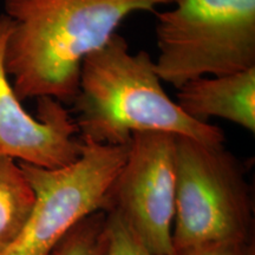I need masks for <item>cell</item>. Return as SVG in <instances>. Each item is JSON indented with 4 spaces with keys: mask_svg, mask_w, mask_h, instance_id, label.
Instances as JSON below:
<instances>
[{
    "mask_svg": "<svg viewBox=\"0 0 255 255\" xmlns=\"http://www.w3.org/2000/svg\"><path fill=\"white\" fill-rule=\"evenodd\" d=\"M175 0H4L12 28L4 65L21 102L52 98L72 104L84 59L135 12Z\"/></svg>",
    "mask_w": 255,
    "mask_h": 255,
    "instance_id": "6da1fadb",
    "label": "cell"
},
{
    "mask_svg": "<svg viewBox=\"0 0 255 255\" xmlns=\"http://www.w3.org/2000/svg\"><path fill=\"white\" fill-rule=\"evenodd\" d=\"M70 113L79 137L100 144L129 145L138 131L169 132L212 146L226 141L221 128L181 110L162 87L150 55L132 53L117 32L83 62Z\"/></svg>",
    "mask_w": 255,
    "mask_h": 255,
    "instance_id": "7a4b0ae2",
    "label": "cell"
},
{
    "mask_svg": "<svg viewBox=\"0 0 255 255\" xmlns=\"http://www.w3.org/2000/svg\"><path fill=\"white\" fill-rule=\"evenodd\" d=\"M156 15L155 71L180 89L187 82L255 68V0H175Z\"/></svg>",
    "mask_w": 255,
    "mask_h": 255,
    "instance_id": "3957f363",
    "label": "cell"
},
{
    "mask_svg": "<svg viewBox=\"0 0 255 255\" xmlns=\"http://www.w3.org/2000/svg\"><path fill=\"white\" fill-rule=\"evenodd\" d=\"M254 240V205L240 161L225 148L176 136L173 255L207 244Z\"/></svg>",
    "mask_w": 255,
    "mask_h": 255,
    "instance_id": "277c9868",
    "label": "cell"
},
{
    "mask_svg": "<svg viewBox=\"0 0 255 255\" xmlns=\"http://www.w3.org/2000/svg\"><path fill=\"white\" fill-rule=\"evenodd\" d=\"M82 141L81 156L66 167L45 169L19 162L33 189L34 206L21 235L4 255H51L77 223L103 208L129 145Z\"/></svg>",
    "mask_w": 255,
    "mask_h": 255,
    "instance_id": "5b68a950",
    "label": "cell"
},
{
    "mask_svg": "<svg viewBox=\"0 0 255 255\" xmlns=\"http://www.w3.org/2000/svg\"><path fill=\"white\" fill-rule=\"evenodd\" d=\"M176 193V136L162 131L131 135L127 161L102 210L116 214L154 255H173Z\"/></svg>",
    "mask_w": 255,
    "mask_h": 255,
    "instance_id": "8992f818",
    "label": "cell"
},
{
    "mask_svg": "<svg viewBox=\"0 0 255 255\" xmlns=\"http://www.w3.org/2000/svg\"><path fill=\"white\" fill-rule=\"evenodd\" d=\"M11 28V19L0 14V155L45 169L66 167L82 154L78 128L70 110L52 98H37V117L21 105L4 65Z\"/></svg>",
    "mask_w": 255,
    "mask_h": 255,
    "instance_id": "52a82bcc",
    "label": "cell"
},
{
    "mask_svg": "<svg viewBox=\"0 0 255 255\" xmlns=\"http://www.w3.org/2000/svg\"><path fill=\"white\" fill-rule=\"evenodd\" d=\"M176 104L197 122L219 117L255 132V68L215 77H201L177 89Z\"/></svg>",
    "mask_w": 255,
    "mask_h": 255,
    "instance_id": "ba28073f",
    "label": "cell"
},
{
    "mask_svg": "<svg viewBox=\"0 0 255 255\" xmlns=\"http://www.w3.org/2000/svg\"><path fill=\"white\" fill-rule=\"evenodd\" d=\"M34 193L15 159L0 155V255L18 240L30 219Z\"/></svg>",
    "mask_w": 255,
    "mask_h": 255,
    "instance_id": "9c48e42d",
    "label": "cell"
},
{
    "mask_svg": "<svg viewBox=\"0 0 255 255\" xmlns=\"http://www.w3.org/2000/svg\"><path fill=\"white\" fill-rule=\"evenodd\" d=\"M108 242L107 214L98 210L77 223L51 255H107Z\"/></svg>",
    "mask_w": 255,
    "mask_h": 255,
    "instance_id": "30bf717a",
    "label": "cell"
},
{
    "mask_svg": "<svg viewBox=\"0 0 255 255\" xmlns=\"http://www.w3.org/2000/svg\"><path fill=\"white\" fill-rule=\"evenodd\" d=\"M108 223L107 255H154L143 246L136 235L114 213L105 212Z\"/></svg>",
    "mask_w": 255,
    "mask_h": 255,
    "instance_id": "8fae6325",
    "label": "cell"
},
{
    "mask_svg": "<svg viewBox=\"0 0 255 255\" xmlns=\"http://www.w3.org/2000/svg\"><path fill=\"white\" fill-rule=\"evenodd\" d=\"M174 255H255L254 240L207 244Z\"/></svg>",
    "mask_w": 255,
    "mask_h": 255,
    "instance_id": "7c38bea8",
    "label": "cell"
}]
</instances>
